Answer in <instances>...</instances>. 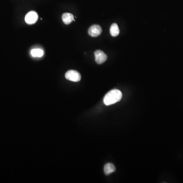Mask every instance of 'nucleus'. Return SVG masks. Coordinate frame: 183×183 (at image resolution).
Here are the masks:
<instances>
[{
  "label": "nucleus",
  "mask_w": 183,
  "mask_h": 183,
  "mask_svg": "<svg viewBox=\"0 0 183 183\" xmlns=\"http://www.w3.org/2000/svg\"><path fill=\"white\" fill-rule=\"evenodd\" d=\"M122 98V92L119 90H111L105 95L104 98V103L110 105L120 101Z\"/></svg>",
  "instance_id": "obj_1"
},
{
  "label": "nucleus",
  "mask_w": 183,
  "mask_h": 183,
  "mask_svg": "<svg viewBox=\"0 0 183 183\" xmlns=\"http://www.w3.org/2000/svg\"><path fill=\"white\" fill-rule=\"evenodd\" d=\"M38 15L37 12L32 11L28 12L25 16V22L29 25H32L37 21Z\"/></svg>",
  "instance_id": "obj_3"
},
{
  "label": "nucleus",
  "mask_w": 183,
  "mask_h": 183,
  "mask_svg": "<svg viewBox=\"0 0 183 183\" xmlns=\"http://www.w3.org/2000/svg\"><path fill=\"white\" fill-rule=\"evenodd\" d=\"M65 77L67 80L73 81L78 82L81 80V75L77 71L75 70H69L65 74Z\"/></svg>",
  "instance_id": "obj_2"
},
{
  "label": "nucleus",
  "mask_w": 183,
  "mask_h": 183,
  "mask_svg": "<svg viewBox=\"0 0 183 183\" xmlns=\"http://www.w3.org/2000/svg\"><path fill=\"white\" fill-rule=\"evenodd\" d=\"M31 55L33 57H37V58H40L43 56L44 54V51H43L42 49H40V48H35L31 51Z\"/></svg>",
  "instance_id": "obj_9"
},
{
  "label": "nucleus",
  "mask_w": 183,
  "mask_h": 183,
  "mask_svg": "<svg viewBox=\"0 0 183 183\" xmlns=\"http://www.w3.org/2000/svg\"><path fill=\"white\" fill-rule=\"evenodd\" d=\"M102 32V28L100 25H92L89 28L88 33L89 35L93 37H96L101 35Z\"/></svg>",
  "instance_id": "obj_5"
},
{
  "label": "nucleus",
  "mask_w": 183,
  "mask_h": 183,
  "mask_svg": "<svg viewBox=\"0 0 183 183\" xmlns=\"http://www.w3.org/2000/svg\"><path fill=\"white\" fill-rule=\"evenodd\" d=\"M115 167L113 164L109 163L105 165L104 167V171L105 175H109L112 173H114L115 171Z\"/></svg>",
  "instance_id": "obj_7"
},
{
  "label": "nucleus",
  "mask_w": 183,
  "mask_h": 183,
  "mask_svg": "<svg viewBox=\"0 0 183 183\" xmlns=\"http://www.w3.org/2000/svg\"><path fill=\"white\" fill-rule=\"evenodd\" d=\"M120 33V30L118 25L117 24L114 23L112 24L110 28V33L111 35L113 37H116L119 35Z\"/></svg>",
  "instance_id": "obj_8"
},
{
  "label": "nucleus",
  "mask_w": 183,
  "mask_h": 183,
  "mask_svg": "<svg viewBox=\"0 0 183 183\" xmlns=\"http://www.w3.org/2000/svg\"><path fill=\"white\" fill-rule=\"evenodd\" d=\"M95 57V61L97 64H101L106 61L107 56L103 51L97 50L94 53Z\"/></svg>",
  "instance_id": "obj_4"
},
{
  "label": "nucleus",
  "mask_w": 183,
  "mask_h": 183,
  "mask_svg": "<svg viewBox=\"0 0 183 183\" xmlns=\"http://www.w3.org/2000/svg\"><path fill=\"white\" fill-rule=\"evenodd\" d=\"M62 17L63 22L66 25H69L73 20L75 21V19H74V16L70 13H65L62 15Z\"/></svg>",
  "instance_id": "obj_6"
}]
</instances>
